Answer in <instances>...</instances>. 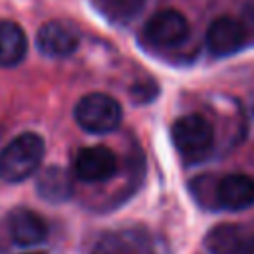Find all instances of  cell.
<instances>
[{"mask_svg": "<svg viewBox=\"0 0 254 254\" xmlns=\"http://www.w3.org/2000/svg\"><path fill=\"white\" fill-rule=\"evenodd\" d=\"M32 254H38V252H32Z\"/></svg>", "mask_w": 254, "mask_h": 254, "instance_id": "14", "label": "cell"}, {"mask_svg": "<svg viewBox=\"0 0 254 254\" xmlns=\"http://www.w3.org/2000/svg\"><path fill=\"white\" fill-rule=\"evenodd\" d=\"M204 248L210 254H254V230L234 224L216 226L204 236Z\"/></svg>", "mask_w": 254, "mask_h": 254, "instance_id": "10", "label": "cell"}, {"mask_svg": "<svg viewBox=\"0 0 254 254\" xmlns=\"http://www.w3.org/2000/svg\"><path fill=\"white\" fill-rule=\"evenodd\" d=\"M36 46L46 58H67L79 46V32L67 22L52 20L38 30Z\"/></svg>", "mask_w": 254, "mask_h": 254, "instance_id": "8", "label": "cell"}, {"mask_svg": "<svg viewBox=\"0 0 254 254\" xmlns=\"http://www.w3.org/2000/svg\"><path fill=\"white\" fill-rule=\"evenodd\" d=\"M246 42L244 26L230 16H218L206 30V48L212 56L224 58L238 52Z\"/></svg>", "mask_w": 254, "mask_h": 254, "instance_id": "9", "label": "cell"}, {"mask_svg": "<svg viewBox=\"0 0 254 254\" xmlns=\"http://www.w3.org/2000/svg\"><path fill=\"white\" fill-rule=\"evenodd\" d=\"M143 36L151 46L175 48L189 36V22L177 10H161L153 14L143 26Z\"/></svg>", "mask_w": 254, "mask_h": 254, "instance_id": "6", "label": "cell"}, {"mask_svg": "<svg viewBox=\"0 0 254 254\" xmlns=\"http://www.w3.org/2000/svg\"><path fill=\"white\" fill-rule=\"evenodd\" d=\"M89 254H167V248L151 230L129 226L103 232L91 244Z\"/></svg>", "mask_w": 254, "mask_h": 254, "instance_id": "2", "label": "cell"}, {"mask_svg": "<svg viewBox=\"0 0 254 254\" xmlns=\"http://www.w3.org/2000/svg\"><path fill=\"white\" fill-rule=\"evenodd\" d=\"M36 187H38V194L48 202H64L73 192L71 175L64 167H58V165L46 167L40 173Z\"/></svg>", "mask_w": 254, "mask_h": 254, "instance_id": "13", "label": "cell"}, {"mask_svg": "<svg viewBox=\"0 0 254 254\" xmlns=\"http://www.w3.org/2000/svg\"><path fill=\"white\" fill-rule=\"evenodd\" d=\"M117 173V155L103 145L83 147L73 159V175L85 183H105Z\"/></svg>", "mask_w": 254, "mask_h": 254, "instance_id": "7", "label": "cell"}, {"mask_svg": "<svg viewBox=\"0 0 254 254\" xmlns=\"http://www.w3.org/2000/svg\"><path fill=\"white\" fill-rule=\"evenodd\" d=\"M75 123L93 135L111 133L119 127L123 119V111L117 99L107 93H87L73 107Z\"/></svg>", "mask_w": 254, "mask_h": 254, "instance_id": "3", "label": "cell"}, {"mask_svg": "<svg viewBox=\"0 0 254 254\" xmlns=\"http://www.w3.org/2000/svg\"><path fill=\"white\" fill-rule=\"evenodd\" d=\"M214 208L244 210L254 204V179L244 173H230L210 181V198Z\"/></svg>", "mask_w": 254, "mask_h": 254, "instance_id": "5", "label": "cell"}, {"mask_svg": "<svg viewBox=\"0 0 254 254\" xmlns=\"http://www.w3.org/2000/svg\"><path fill=\"white\" fill-rule=\"evenodd\" d=\"M8 232L18 246H36L48 238V222L36 210L18 206L8 214Z\"/></svg>", "mask_w": 254, "mask_h": 254, "instance_id": "11", "label": "cell"}, {"mask_svg": "<svg viewBox=\"0 0 254 254\" xmlns=\"http://www.w3.org/2000/svg\"><path fill=\"white\" fill-rule=\"evenodd\" d=\"M171 137L179 155L189 163L202 161L214 145L212 125L198 113L179 117L171 127Z\"/></svg>", "mask_w": 254, "mask_h": 254, "instance_id": "4", "label": "cell"}, {"mask_svg": "<svg viewBox=\"0 0 254 254\" xmlns=\"http://www.w3.org/2000/svg\"><path fill=\"white\" fill-rule=\"evenodd\" d=\"M28 38L12 20H0V67H14L26 58Z\"/></svg>", "mask_w": 254, "mask_h": 254, "instance_id": "12", "label": "cell"}, {"mask_svg": "<svg viewBox=\"0 0 254 254\" xmlns=\"http://www.w3.org/2000/svg\"><path fill=\"white\" fill-rule=\"evenodd\" d=\"M44 151V139L36 133L14 137L0 151V179L6 183H20L32 177L40 169Z\"/></svg>", "mask_w": 254, "mask_h": 254, "instance_id": "1", "label": "cell"}]
</instances>
